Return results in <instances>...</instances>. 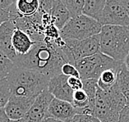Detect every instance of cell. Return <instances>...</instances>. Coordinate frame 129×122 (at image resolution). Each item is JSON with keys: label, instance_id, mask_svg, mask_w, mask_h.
I'll return each mask as SVG.
<instances>
[{"label": "cell", "instance_id": "obj_35", "mask_svg": "<svg viewBox=\"0 0 129 122\" xmlns=\"http://www.w3.org/2000/svg\"><path fill=\"white\" fill-rule=\"evenodd\" d=\"M7 122H15V121H13V120H8Z\"/></svg>", "mask_w": 129, "mask_h": 122}, {"label": "cell", "instance_id": "obj_19", "mask_svg": "<svg viewBox=\"0 0 129 122\" xmlns=\"http://www.w3.org/2000/svg\"><path fill=\"white\" fill-rule=\"evenodd\" d=\"M83 80V89L87 93L90 100V107L95 114V99L97 90H98V80L89 79Z\"/></svg>", "mask_w": 129, "mask_h": 122}, {"label": "cell", "instance_id": "obj_30", "mask_svg": "<svg viewBox=\"0 0 129 122\" xmlns=\"http://www.w3.org/2000/svg\"><path fill=\"white\" fill-rule=\"evenodd\" d=\"M8 120H9V118L8 117L5 109L0 108V122H7Z\"/></svg>", "mask_w": 129, "mask_h": 122}, {"label": "cell", "instance_id": "obj_15", "mask_svg": "<svg viewBox=\"0 0 129 122\" xmlns=\"http://www.w3.org/2000/svg\"><path fill=\"white\" fill-rule=\"evenodd\" d=\"M50 17L54 26L61 30L65 26L69 21L71 20V16L66 6L61 0H54L53 1V6Z\"/></svg>", "mask_w": 129, "mask_h": 122}, {"label": "cell", "instance_id": "obj_17", "mask_svg": "<svg viewBox=\"0 0 129 122\" xmlns=\"http://www.w3.org/2000/svg\"><path fill=\"white\" fill-rule=\"evenodd\" d=\"M106 0H85L83 15L98 20L105 7Z\"/></svg>", "mask_w": 129, "mask_h": 122}, {"label": "cell", "instance_id": "obj_24", "mask_svg": "<svg viewBox=\"0 0 129 122\" xmlns=\"http://www.w3.org/2000/svg\"><path fill=\"white\" fill-rule=\"evenodd\" d=\"M62 74L66 76L71 77H81L80 73L77 67L74 65L70 64V63H66L62 66Z\"/></svg>", "mask_w": 129, "mask_h": 122}, {"label": "cell", "instance_id": "obj_25", "mask_svg": "<svg viewBox=\"0 0 129 122\" xmlns=\"http://www.w3.org/2000/svg\"><path fill=\"white\" fill-rule=\"evenodd\" d=\"M68 82L69 86L74 91L83 89V80L81 77H73V76L68 77Z\"/></svg>", "mask_w": 129, "mask_h": 122}, {"label": "cell", "instance_id": "obj_22", "mask_svg": "<svg viewBox=\"0 0 129 122\" xmlns=\"http://www.w3.org/2000/svg\"><path fill=\"white\" fill-rule=\"evenodd\" d=\"M14 67V62L7 55L0 51V80L8 78Z\"/></svg>", "mask_w": 129, "mask_h": 122}, {"label": "cell", "instance_id": "obj_33", "mask_svg": "<svg viewBox=\"0 0 129 122\" xmlns=\"http://www.w3.org/2000/svg\"><path fill=\"white\" fill-rule=\"evenodd\" d=\"M124 64H125V66H126V67H127V69L128 70V71H129V53H128V55L127 56V57L125 58V60H124Z\"/></svg>", "mask_w": 129, "mask_h": 122}, {"label": "cell", "instance_id": "obj_31", "mask_svg": "<svg viewBox=\"0 0 129 122\" xmlns=\"http://www.w3.org/2000/svg\"><path fill=\"white\" fill-rule=\"evenodd\" d=\"M120 4L129 17V0H120Z\"/></svg>", "mask_w": 129, "mask_h": 122}, {"label": "cell", "instance_id": "obj_4", "mask_svg": "<svg viewBox=\"0 0 129 122\" xmlns=\"http://www.w3.org/2000/svg\"><path fill=\"white\" fill-rule=\"evenodd\" d=\"M127 107V99L122 94L118 83L111 89L104 91L98 86L95 116L101 122H118L121 111Z\"/></svg>", "mask_w": 129, "mask_h": 122}, {"label": "cell", "instance_id": "obj_16", "mask_svg": "<svg viewBox=\"0 0 129 122\" xmlns=\"http://www.w3.org/2000/svg\"><path fill=\"white\" fill-rule=\"evenodd\" d=\"M121 67L119 68L107 69L100 75V78L98 79V86L100 89L106 91L117 84L118 71L120 70Z\"/></svg>", "mask_w": 129, "mask_h": 122}, {"label": "cell", "instance_id": "obj_9", "mask_svg": "<svg viewBox=\"0 0 129 122\" xmlns=\"http://www.w3.org/2000/svg\"><path fill=\"white\" fill-rule=\"evenodd\" d=\"M53 98L54 97L49 93L48 88L45 89L36 98L24 119L28 122H43L49 118V108Z\"/></svg>", "mask_w": 129, "mask_h": 122}, {"label": "cell", "instance_id": "obj_6", "mask_svg": "<svg viewBox=\"0 0 129 122\" xmlns=\"http://www.w3.org/2000/svg\"><path fill=\"white\" fill-rule=\"evenodd\" d=\"M122 64L123 62L115 61L100 52L91 57L77 61L75 62V67L79 71L82 80H98L100 75L107 69L119 68Z\"/></svg>", "mask_w": 129, "mask_h": 122}, {"label": "cell", "instance_id": "obj_34", "mask_svg": "<svg viewBox=\"0 0 129 122\" xmlns=\"http://www.w3.org/2000/svg\"><path fill=\"white\" fill-rule=\"evenodd\" d=\"M15 122H28L26 120H25V119H21V120H17V121H15Z\"/></svg>", "mask_w": 129, "mask_h": 122}, {"label": "cell", "instance_id": "obj_8", "mask_svg": "<svg viewBox=\"0 0 129 122\" xmlns=\"http://www.w3.org/2000/svg\"><path fill=\"white\" fill-rule=\"evenodd\" d=\"M72 52L75 62L81 59L91 57L100 52V34L83 40H64Z\"/></svg>", "mask_w": 129, "mask_h": 122}, {"label": "cell", "instance_id": "obj_7", "mask_svg": "<svg viewBox=\"0 0 129 122\" xmlns=\"http://www.w3.org/2000/svg\"><path fill=\"white\" fill-rule=\"evenodd\" d=\"M97 21L102 26H129V17L122 7L120 1L107 0L105 7Z\"/></svg>", "mask_w": 129, "mask_h": 122}, {"label": "cell", "instance_id": "obj_2", "mask_svg": "<svg viewBox=\"0 0 129 122\" xmlns=\"http://www.w3.org/2000/svg\"><path fill=\"white\" fill-rule=\"evenodd\" d=\"M12 95L36 98L48 88L49 79L30 69L15 66L8 77Z\"/></svg>", "mask_w": 129, "mask_h": 122}, {"label": "cell", "instance_id": "obj_14", "mask_svg": "<svg viewBox=\"0 0 129 122\" xmlns=\"http://www.w3.org/2000/svg\"><path fill=\"white\" fill-rule=\"evenodd\" d=\"M36 42L24 31L17 29L12 36V46L17 56L26 55L35 45Z\"/></svg>", "mask_w": 129, "mask_h": 122}, {"label": "cell", "instance_id": "obj_26", "mask_svg": "<svg viewBox=\"0 0 129 122\" xmlns=\"http://www.w3.org/2000/svg\"><path fill=\"white\" fill-rule=\"evenodd\" d=\"M72 122H101L95 115H85V114H77L74 117Z\"/></svg>", "mask_w": 129, "mask_h": 122}, {"label": "cell", "instance_id": "obj_10", "mask_svg": "<svg viewBox=\"0 0 129 122\" xmlns=\"http://www.w3.org/2000/svg\"><path fill=\"white\" fill-rule=\"evenodd\" d=\"M35 100V98L12 95L10 100L4 108L9 120L17 121L23 119L32 107Z\"/></svg>", "mask_w": 129, "mask_h": 122}, {"label": "cell", "instance_id": "obj_18", "mask_svg": "<svg viewBox=\"0 0 129 122\" xmlns=\"http://www.w3.org/2000/svg\"><path fill=\"white\" fill-rule=\"evenodd\" d=\"M17 12L21 17H32L40 8L39 0H17L15 2Z\"/></svg>", "mask_w": 129, "mask_h": 122}, {"label": "cell", "instance_id": "obj_11", "mask_svg": "<svg viewBox=\"0 0 129 122\" xmlns=\"http://www.w3.org/2000/svg\"><path fill=\"white\" fill-rule=\"evenodd\" d=\"M68 76L64 75H58L49 80L48 84V90L55 98L72 102L74 90L69 86Z\"/></svg>", "mask_w": 129, "mask_h": 122}, {"label": "cell", "instance_id": "obj_3", "mask_svg": "<svg viewBox=\"0 0 129 122\" xmlns=\"http://www.w3.org/2000/svg\"><path fill=\"white\" fill-rule=\"evenodd\" d=\"M100 52L118 62L129 53V26H105L100 33Z\"/></svg>", "mask_w": 129, "mask_h": 122}, {"label": "cell", "instance_id": "obj_29", "mask_svg": "<svg viewBox=\"0 0 129 122\" xmlns=\"http://www.w3.org/2000/svg\"><path fill=\"white\" fill-rule=\"evenodd\" d=\"M14 3V0H0V9H2V10H8L9 8Z\"/></svg>", "mask_w": 129, "mask_h": 122}, {"label": "cell", "instance_id": "obj_1", "mask_svg": "<svg viewBox=\"0 0 129 122\" xmlns=\"http://www.w3.org/2000/svg\"><path fill=\"white\" fill-rule=\"evenodd\" d=\"M15 66L36 71L49 79L62 74V67L66 63L75 66L72 52L66 44L58 46L54 41L44 39L36 42L26 55L17 56Z\"/></svg>", "mask_w": 129, "mask_h": 122}, {"label": "cell", "instance_id": "obj_28", "mask_svg": "<svg viewBox=\"0 0 129 122\" xmlns=\"http://www.w3.org/2000/svg\"><path fill=\"white\" fill-rule=\"evenodd\" d=\"M8 21H10V15H9L8 10H2V9H0V26Z\"/></svg>", "mask_w": 129, "mask_h": 122}, {"label": "cell", "instance_id": "obj_27", "mask_svg": "<svg viewBox=\"0 0 129 122\" xmlns=\"http://www.w3.org/2000/svg\"><path fill=\"white\" fill-rule=\"evenodd\" d=\"M118 122H129V107H125L120 112Z\"/></svg>", "mask_w": 129, "mask_h": 122}, {"label": "cell", "instance_id": "obj_32", "mask_svg": "<svg viewBox=\"0 0 129 122\" xmlns=\"http://www.w3.org/2000/svg\"><path fill=\"white\" fill-rule=\"evenodd\" d=\"M43 122H64V121H61V120H56V119H53V118H47L45 119V120Z\"/></svg>", "mask_w": 129, "mask_h": 122}, {"label": "cell", "instance_id": "obj_36", "mask_svg": "<svg viewBox=\"0 0 129 122\" xmlns=\"http://www.w3.org/2000/svg\"><path fill=\"white\" fill-rule=\"evenodd\" d=\"M127 107H129V102H127Z\"/></svg>", "mask_w": 129, "mask_h": 122}, {"label": "cell", "instance_id": "obj_23", "mask_svg": "<svg viewBox=\"0 0 129 122\" xmlns=\"http://www.w3.org/2000/svg\"><path fill=\"white\" fill-rule=\"evenodd\" d=\"M12 97V90L8 78L0 80V108H5Z\"/></svg>", "mask_w": 129, "mask_h": 122}, {"label": "cell", "instance_id": "obj_13", "mask_svg": "<svg viewBox=\"0 0 129 122\" xmlns=\"http://www.w3.org/2000/svg\"><path fill=\"white\" fill-rule=\"evenodd\" d=\"M16 30L17 27L12 21H8L0 26V51L7 55L13 62L17 57L12 46V36Z\"/></svg>", "mask_w": 129, "mask_h": 122}, {"label": "cell", "instance_id": "obj_20", "mask_svg": "<svg viewBox=\"0 0 129 122\" xmlns=\"http://www.w3.org/2000/svg\"><path fill=\"white\" fill-rule=\"evenodd\" d=\"M118 85L122 93L127 99V102H129V71L126 67L124 62L118 71Z\"/></svg>", "mask_w": 129, "mask_h": 122}, {"label": "cell", "instance_id": "obj_5", "mask_svg": "<svg viewBox=\"0 0 129 122\" xmlns=\"http://www.w3.org/2000/svg\"><path fill=\"white\" fill-rule=\"evenodd\" d=\"M102 26L96 20L81 15L72 18L60 30V37L63 40H83L100 34Z\"/></svg>", "mask_w": 129, "mask_h": 122}, {"label": "cell", "instance_id": "obj_12", "mask_svg": "<svg viewBox=\"0 0 129 122\" xmlns=\"http://www.w3.org/2000/svg\"><path fill=\"white\" fill-rule=\"evenodd\" d=\"M77 114V109L71 102L55 98L50 103L49 108V118H53L64 122H72Z\"/></svg>", "mask_w": 129, "mask_h": 122}, {"label": "cell", "instance_id": "obj_21", "mask_svg": "<svg viewBox=\"0 0 129 122\" xmlns=\"http://www.w3.org/2000/svg\"><path fill=\"white\" fill-rule=\"evenodd\" d=\"M71 16V19L83 15L85 1L83 0H62Z\"/></svg>", "mask_w": 129, "mask_h": 122}]
</instances>
